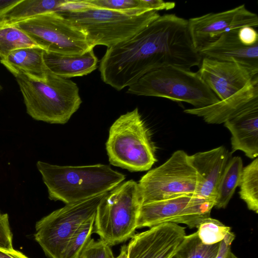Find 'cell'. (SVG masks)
<instances>
[{"instance_id": "25", "label": "cell", "mask_w": 258, "mask_h": 258, "mask_svg": "<svg viewBox=\"0 0 258 258\" xmlns=\"http://www.w3.org/2000/svg\"><path fill=\"white\" fill-rule=\"evenodd\" d=\"M220 242L212 245L204 244L195 232L186 235L172 258H215Z\"/></svg>"}, {"instance_id": "30", "label": "cell", "mask_w": 258, "mask_h": 258, "mask_svg": "<svg viewBox=\"0 0 258 258\" xmlns=\"http://www.w3.org/2000/svg\"><path fill=\"white\" fill-rule=\"evenodd\" d=\"M0 248L12 250L13 234L10 228L9 215L0 212Z\"/></svg>"}, {"instance_id": "8", "label": "cell", "mask_w": 258, "mask_h": 258, "mask_svg": "<svg viewBox=\"0 0 258 258\" xmlns=\"http://www.w3.org/2000/svg\"><path fill=\"white\" fill-rule=\"evenodd\" d=\"M106 193L66 204L36 222L34 239L47 257L62 258L69 241L77 229L95 216L98 206Z\"/></svg>"}, {"instance_id": "22", "label": "cell", "mask_w": 258, "mask_h": 258, "mask_svg": "<svg viewBox=\"0 0 258 258\" xmlns=\"http://www.w3.org/2000/svg\"><path fill=\"white\" fill-rule=\"evenodd\" d=\"M243 168L241 157L235 156L230 159L218 186L215 207L217 209L226 207L239 186Z\"/></svg>"}, {"instance_id": "23", "label": "cell", "mask_w": 258, "mask_h": 258, "mask_svg": "<svg viewBox=\"0 0 258 258\" xmlns=\"http://www.w3.org/2000/svg\"><path fill=\"white\" fill-rule=\"evenodd\" d=\"M31 47H40L28 34L13 24L0 21V60L5 59L13 50Z\"/></svg>"}, {"instance_id": "28", "label": "cell", "mask_w": 258, "mask_h": 258, "mask_svg": "<svg viewBox=\"0 0 258 258\" xmlns=\"http://www.w3.org/2000/svg\"><path fill=\"white\" fill-rule=\"evenodd\" d=\"M94 8L140 14L150 11L142 0H86Z\"/></svg>"}, {"instance_id": "24", "label": "cell", "mask_w": 258, "mask_h": 258, "mask_svg": "<svg viewBox=\"0 0 258 258\" xmlns=\"http://www.w3.org/2000/svg\"><path fill=\"white\" fill-rule=\"evenodd\" d=\"M240 198L248 209L258 213V159L243 168L239 184Z\"/></svg>"}, {"instance_id": "26", "label": "cell", "mask_w": 258, "mask_h": 258, "mask_svg": "<svg viewBox=\"0 0 258 258\" xmlns=\"http://www.w3.org/2000/svg\"><path fill=\"white\" fill-rule=\"evenodd\" d=\"M95 217L84 222L77 229L69 241L62 258H79L83 249L91 239Z\"/></svg>"}, {"instance_id": "21", "label": "cell", "mask_w": 258, "mask_h": 258, "mask_svg": "<svg viewBox=\"0 0 258 258\" xmlns=\"http://www.w3.org/2000/svg\"><path fill=\"white\" fill-rule=\"evenodd\" d=\"M67 1L20 0L0 18V21L14 23L48 12H59Z\"/></svg>"}, {"instance_id": "19", "label": "cell", "mask_w": 258, "mask_h": 258, "mask_svg": "<svg viewBox=\"0 0 258 258\" xmlns=\"http://www.w3.org/2000/svg\"><path fill=\"white\" fill-rule=\"evenodd\" d=\"M43 59L50 72L68 79L91 73L97 68L98 62L93 49L79 55H66L44 50Z\"/></svg>"}, {"instance_id": "7", "label": "cell", "mask_w": 258, "mask_h": 258, "mask_svg": "<svg viewBox=\"0 0 258 258\" xmlns=\"http://www.w3.org/2000/svg\"><path fill=\"white\" fill-rule=\"evenodd\" d=\"M142 205L138 182H122L106 192L96 212L93 233L110 246L121 243L135 234Z\"/></svg>"}, {"instance_id": "34", "label": "cell", "mask_w": 258, "mask_h": 258, "mask_svg": "<svg viewBox=\"0 0 258 258\" xmlns=\"http://www.w3.org/2000/svg\"><path fill=\"white\" fill-rule=\"evenodd\" d=\"M0 258H29L22 252L15 250L0 248Z\"/></svg>"}, {"instance_id": "10", "label": "cell", "mask_w": 258, "mask_h": 258, "mask_svg": "<svg viewBox=\"0 0 258 258\" xmlns=\"http://www.w3.org/2000/svg\"><path fill=\"white\" fill-rule=\"evenodd\" d=\"M197 176L188 155L174 152L160 166L149 171L138 183L142 205L195 193Z\"/></svg>"}, {"instance_id": "18", "label": "cell", "mask_w": 258, "mask_h": 258, "mask_svg": "<svg viewBox=\"0 0 258 258\" xmlns=\"http://www.w3.org/2000/svg\"><path fill=\"white\" fill-rule=\"evenodd\" d=\"M256 99H258V84H253L227 99L203 108L187 109L184 112L201 117L208 123L221 124Z\"/></svg>"}, {"instance_id": "36", "label": "cell", "mask_w": 258, "mask_h": 258, "mask_svg": "<svg viewBox=\"0 0 258 258\" xmlns=\"http://www.w3.org/2000/svg\"><path fill=\"white\" fill-rule=\"evenodd\" d=\"M128 256V247L127 245H124L121 247L119 254L116 257L112 258H127Z\"/></svg>"}, {"instance_id": "32", "label": "cell", "mask_w": 258, "mask_h": 258, "mask_svg": "<svg viewBox=\"0 0 258 258\" xmlns=\"http://www.w3.org/2000/svg\"><path fill=\"white\" fill-rule=\"evenodd\" d=\"M146 9L149 11L170 10L174 8L175 3L163 0H142Z\"/></svg>"}, {"instance_id": "37", "label": "cell", "mask_w": 258, "mask_h": 258, "mask_svg": "<svg viewBox=\"0 0 258 258\" xmlns=\"http://www.w3.org/2000/svg\"><path fill=\"white\" fill-rule=\"evenodd\" d=\"M226 258H238L236 255H235L231 251V250L228 252Z\"/></svg>"}, {"instance_id": "29", "label": "cell", "mask_w": 258, "mask_h": 258, "mask_svg": "<svg viewBox=\"0 0 258 258\" xmlns=\"http://www.w3.org/2000/svg\"><path fill=\"white\" fill-rule=\"evenodd\" d=\"M111 246L103 240L91 238L83 249L79 258H112Z\"/></svg>"}, {"instance_id": "9", "label": "cell", "mask_w": 258, "mask_h": 258, "mask_svg": "<svg viewBox=\"0 0 258 258\" xmlns=\"http://www.w3.org/2000/svg\"><path fill=\"white\" fill-rule=\"evenodd\" d=\"M10 23L25 32L46 51L79 55L94 48L85 34L58 12H48Z\"/></svg>"}, {"instance_id": "33", "label": "cell", "mask_w": 258, "mask_h": 258, "mask_svg": "<svg viewBox=\"0 0 258 258\" xmlns=\"http://www.w3.org/2000/svg\"><path fill=\"white\" fill-rule=\"evenodd\" d=\"M235 238L234 234L230 231L220 242L219 248L215 258H226L230 250L231 244Z\"/></svg>"}, {"instance_id": "2", "label": "cell", "mask_w": 258, "mask_h": 258, "mask_svg": "<svg viewBox=\"0 0 258 258\" xmlns=\"http://www.w3.org/2000/svg\"><path fill=\"white\" fill-rule=\"evenodd\" d=\"M36 167L50 200L66 204L84 200L112 190L125 179L110 166H59L38 161Z\"/></svg>"}, {"instance_id": "1", "label": "cell", "mask_w": 258, "mask_h": 258, "mask_svg": "<svg viewBox=\"0 0 258 258\" xmlns=\"http://www.w3.org/2000/svg\"><path fill=\"white\" fill-rule=\"evenodd\" d=\"M202 59L193 45L188 20L168 14L160 15L130 39L107 48L99 70L105 84L120 91L161 68L190 70Z\"/></svg>"}, {"instance_id": "31", "label": "cell", "mask_w": 258, "mask_h": 258, "mask_svg": "<svg viewBox=\"0 0 258 258\" xmlns=\"http://www.w3.org/2000/svg\"><path fill=\"white\" fill-rule=\"evenodd\" d=\"M238 37L244 45L249 46L258 44V34L254 28L243 27L238 29Z\"/></svg>"}, {"instance_id": "15", "label": "cell", "mask_w": 258, "mask_h": 258, "mask_svg": "<svg viewBox=\"0 0 258 258\" xmlns=\"http://www.w3.org/2000/svg\"><path fill=\"white\" fill-rule=\"evenodd\" d=\"M230 156L228 151L223 146L188 155L189 161L197 176L194 195L215 201L218 185Z\"/></svg>"}, {"instance_id": "38", "label": "cell", "mask_w": 258, "mask_h": 258, "mask_svg": "<svg viewBox=\"0 0 258 258\" xmlns=\"http://www.w3.org/2000/svg\"><path fill=\"white\" fill-rule=\"evenodd\" d=\"M3 89V87L0 85V91Z\"/></svg>"}, {"instance_id": "20", "label": "cell", "mask_w": 258, "mask_h": 258, "mask_svg": "<svg viewBox=\"0 0 258 258\" xmlns=\"http://www.w3.org/2000/svg\"><path fill=\"white\" fill-rule=\"evenodd\" d=\"M44 50L39 47L16 49L0 61L8 71H19L34 79L45 81L48 69L43 59Z\"/></svg>"}, {"instance_id": "11", "label": "cell", "mask_w": 258, "mask_h": 258, "mask_svg": "<svg viewBox=\"0 0 258 258\" xmlns=\"http://www.w3.org/2000/svg\"><path fill=\"white\" fill-rule=\"evenodd\" d=\"M215 201L195 195H186L141 206L137 229L152 227L164 223L183 224L198 228L204 219L210 217Z\"/></svg>"}, {"instance_id": "16", "label": "cell", "mask_w": 258, "mask_h": 258, "mask_svg": "<svg viewBox=\"0 0 258 258\" xmlns=\"http://www.w3.org/2000/svg\"><path fill=\"white\" fill-rule=\"evenodd\" d=\"M238 29H231L223 33L217 40L203 47L198 52L202 58L237 63L258 76V44L249 46L243 45L238 37Z\"/></svg>"}, {"instance_id": "14", "label": "cell", "mask_w": 258, "mask_h": 258, "mask_svg": "<svg viewBox=\"0 0 258 258\" xmlns=\"http://www.w3.org/2000/svg\"><path fill=\"white\" fill-rule=\"evenodd\" d=\"M200 64L197 73L220 101L258 84V76L236 62L203 57Z\"/></svg>"}, {"instance_id": "13", "label": "cell", "mask_w": 258, "mask_h": 258, "mask_svg": "<svg viewBox=\"0 0 258 258\" xmlns=\"http://www.w3.org/2000/svg\"><path fill=\"white\" fill-rule=\"evenodd\" d=\"M185 229L164 223L135 234L127 245V258H172L186 236Z\"/></svg>"}, {"instance_id": "35", "label": "cell", "mask_w": 258, "mask_h": 258, "mask_svg": "<svg viewBox=\"0 0 258 258\" xmlns=\"http://www.w3.org/2000/svg\"><path fill=\"white\" fill-rule=\"evenodd\" d=\"M20 0H0V18Z\"/></svg>"}, {"instance_id": "12", "label": "cell", "mask_w": 258, "mask_h": 258, "mask_svg": "<svg viewBox=\"0 0 258 258\" xmlns=\"http://www.w3.org/2000/svg\"><path fill=\"white\" fill-rule=\"evenodd\" d=\"M187 20L191 39L198 51L231 29L258 26L257 15L247 10L244 4L231 10L208 13Z\"/></svg>"}, {"instance_id": "3", "label": "cell", "mask_w": 258, "mask_h": 258, "mask_svg": "<svg viewBox=\"0 0 258 258\" xmlns=\"http://www.w3.org/2000/svg\"><path fill=\"white\" fill-rule=\"evenodd\" d=\"M15 77L23 96L26 112L32 118L51 124L68 122L82 102L77 84L48 70L45 81L23 72L9 71Z\"/></svg>"}, {"instance_id": "27", "label": "cell", "mask_w": 258, "mask_h": 258, "mask_svg": "<svg viewBox=\"0 0 258 258\" xmlns=\"http://www.w3.org/2000/svg\"><path fill=\"white\" fill-rule=\"evenodd\" d=\"M197 231L201 241L207 245L220 242L231 231V228L218 220L209 217L202 221Z\"/></svg>"}, {"instance_id": "4", "label": "cell", "mask_w": 258, "mask_h": 258, "mask_svg": "<svg viewBox=\"0 0 258 258\" xmlns=\"http://www.w3.org/2000/svg\"><path fill=\"white\" fill-rule=\"evenodd\" d=\"M106 149L111 165L132 172L147 171L157 161L151 131L138 108L111 125Z\"/></svg>"}, {"instance_id": "17", "label": "cell", "mask_w": 258, "mask_h": 258, "mask_svg": "<svg viewBox=\"0 0 258 258\" xmlns=\"http://www.w3.org/2000/svg\"><path fill=\"white\" fill-rule=\"evenodd\" d=\"M231 134L232 153L242 151L250 159L258 155V99L224 123Z\"/></svg>"}, {"instance_id": "6", "label": "cell", "mask_w": 258, "mask_h": 258, "mask_svg": "<svg viewBox=\"0 0 258 258\" xmlns=\"http://www.w3.org/2000/svg\"><path fill=\"white\" fill-rule=\"evenodd\" d=\"M126 93L184 102L195 108L206 107L220 101L197 72L171 66L145 75L128 87Z\"/></svg>"}, {"instance_id": "5", "label": "cell", "mask_w": 258, "mask_h": 258, "mask_svg": "<svg viewBox=\"0 0 258 258\" xmlns=\"http://www.w3.org/2000/svg\"><path fill=\"white\" fill-rule=\"evenodd\" d=\"M58 13L80 29L94 47L107 48L130 39L160 16L155 11L136 14L94 7Z\"/></svg>"}]
</instances>
